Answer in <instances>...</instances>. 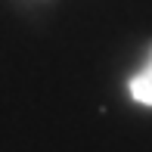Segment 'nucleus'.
I'll use <instances>...</instances> for the list:
<instances>
[{"label": "nucleus", "instance_id": "f257e3e1", "mask_svg": "<svg viewBox=\"0 0 152 152\" xmlns=\"http://www.w3.org/2000/svg\"><path fill=\"white\" fill-rule=\"evenodd\" d=\"M130 93H134L137 102H146V106H152V59H149V65L143 68V72L137 75L134 81H130Z\"/></svg>", "mask_w": 152, "mask_h": 152}]
</instances>
